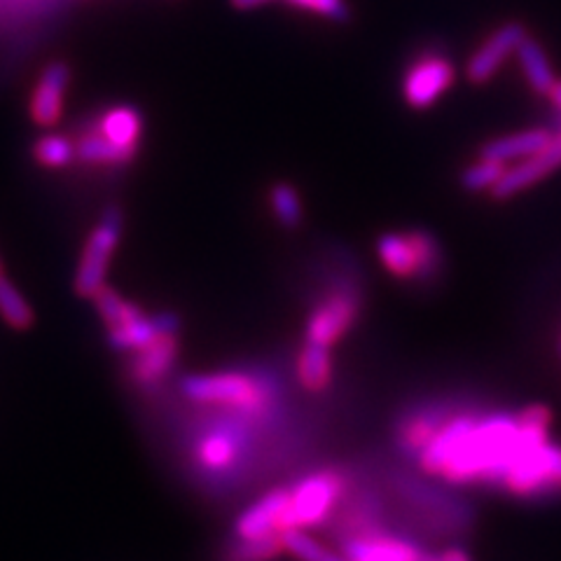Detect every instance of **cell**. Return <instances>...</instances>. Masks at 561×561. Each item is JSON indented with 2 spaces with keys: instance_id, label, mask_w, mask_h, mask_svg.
Wrapping results in <instances>:
<instances>
[{
  "instance_id": "cell-1",
  "label": "cell",
  "mask_w": 561,
  "mask_h": 561,
  "mask_svg": "<svg viewBox=\"0 0 561 561\" xmlns=\"http://www.w3.org/2000/svg\"><path fill=\"white\" fill-rule=\"evenodd\" d=\"M393 445L445 486H491L522 501L561 494V447L550 412H480L454 400L416 402L396 419Z\"/></svg>"
},
{
  "instance_id": "cell-2",
  "label": "cell",
  "mask_w": 561,
  "mask_h": 561,
  "mask_svg": "<svg viewBox=\"0 0 561 561\" xmlns=\"http://www.w3.org/2000/svg\"><path fill=\"white\" fill-rule=\"evenodd\" d=\"M181 393L202 408H251L286 398V386L280 375L267 367H241V370L185 377Z\"/></svg>"
},
{
  "instance_id": "cell-3",
  "label": "cell",
  "mask_w": 561,
  "mask_h": 561,
  "mask_svg": "<svg viewBox=\"0 0 561 561\" xmlns=\"http://www.w3.org/2000/svg\"><path fill=\"white\" fill-rule=\"evenodd\" d=\"M377 255L383 270L398 280L431 286L445 272V251L428 230L386 232L377 239Z\"/></svg>"
},
{
  "instance_id": "cell-4",
  "label": "cell",
  "mask_w": 561,
  "mask_h": 561,
  "mask_svg": "<svg viewBox=\"0 0 561 561\" xmlns=\"http://www.w3.org/2000/svg\"><path fill=\"white\" fill-rule=\"evenodd\" d=\"M348 478L351 472L344 468H316L305 472L288 486L290 499L284 515V531L328 524L344 499Z\"/></svg>"
},
{
  "instance_id": "cell-5",
  "label": "cell",
  "mask_w": 561,
  "mask_h": 561,
  "mask_svg": "<svg viewBox=\"0 0 561 561\" xmlns=\"http://www.w3.org/2000/svg\"><path fill=\"white\" fill-rule=\"evenodd\" d=\"M360 302L363 295L354 278L330 280V286L321 293L309 311L305 342L328 348L335 346L356 325Z\"/></svg>"
},
{
  "instance_id": "cell-6",
  "label": "cell",
  "mask_w": 561,
  "mask_h": 561,
  "mask_svg": "<svg viewBox=\"0 0 561 561\" xmlns=\"http://www.w3.org/2000/svg\"><path fill=\"white\" fill-rule=\"evenodd\" d=\"M122 227H125L122 210L115 206L105 208V214L99 218L96 227L84 241V249L80 255V267L76 274L78 295L94 297L105 286L113 253L122 239Z\"/></svg>"
},
{
  "instance_id": "cell-7",
  "label": "cell",
  "mask_w": 561,
  "mask_h": 561,
  "mask_svg": "<svg viewBox=\"0 0 561 561\" xmlns=\"http://www.w3.org/2000/svg\"><path fill=\"white\" fill-rule=\"evenodd\" d=\"M454 64L445 51L426 49L416 55L402 76V99L414 111H426L454 84Z\"/></svg>"
},
{
  "instance_id": "cell-8",
  "label": "cell",
  "mask_w": 561,
  "mask_h": 561,
  "mask_svg": "<svg viewBox=\"0 0 561 561\" xmlns=\"http://www.w3.org/2000/svg\"><path fill=\"white\" fill-rule=\"evenodd\" d=\"M561 169V119L552 127V138L534 154L524 157V160L515 162V167H507L501 183L491 190L494 199H511L519 192L529 190L538 181L548 179L552 171Z\"/></svg>"
},
{
  "instance_id": "cell-9",
  "label": "cell",
  "mask_w": 561,
  "mask_h": 561,
  "mask_svg": "<svg viewBox=\"0 0 561 561\" xmlns=\"http://www.w3.org/2000/svg\"><path fill=\"white\" fill-rule=\"evenodd\" d=\"M529 35L524 24L519 22H505L499 28L491 31L484 43L472 51V57L466 66V76L472 84H486L491 78H494L501 66L517 55L519 43Z\"/></svg>"
},
{
  "instance_id": "cell-10",
  "label": "cell",
  "mask_w": 561,
  "mask_h": 561,
  "mask_svg": "<svg viewBox=\"0 0 561 561\" xmlns=\"http://www.w3.org/2000/svg\"><path fill=\"white\" fill-rule=\"evenodd\" d=\"M288 486H274L265 496H260L253 505L245 507L234 524V538L255 540L272 538L284 531V515L288 507Z\"/></svg>"
},
{
  "instance_id": "cell-11",
  "label": "cell",
  "mask_w": 561,
  "mask_h": 561,
  "mask_svg": "<svg viewBox=\"0 0 561 561\" xmlns=\"http://www.w3.org/2000/svg\"><path fill=\"white\" fill-rule=\"evenodd\" d=\"M70 82V70L66 64H49L31 94V117L35 125L55 127L61 113Z\"/></svg>"
},
{
  "instance_id": "cell-12",
  "label": "cell",
  "mask_w": 561,
  "mask_h": 561,
  "mask_svg": "<svg viewBox=\"0 0 561 561\" xmlns=\"http://www.w3.org/2000/svg\"><path fill=\"white\" fill-rule=\"evenodd\" d=\"M92 127L105 140H111V144L122 154H125L129 162L134 160V154L140 144V136H144V115L138 113V108H134V105H127V103L113 105V108L99 115V119Z\"/></svg>"
},
{
  "instance_id": "cell-13",
  "label": "cell",
  "mask_w": 561,
  "mask_h": 561,
  "mask_svg": "<svg viewBox=\"0 0 561 561\" xmlns=\"http://www.w3.org/2000/svg\"><path fill=\"white\" fill-rule=\"evenodd\" d=\"M175 335L179 332H162L154 342L138 351L134 360V377L140 383L152 386L169 375L175 356H179V337Z\"/></svg>"
},
{
  "instance_id": "cell-14",
  "label": "cell",
  "mask_w": 561,
  "mask_h": 561,
  "mask_svg": "<svg viewBox=\"0 0 561 561\" xmlns=\"http://www.w3.org/2000/svg\"><path fill=\"white\" fill-rule=\"evenodd\" d=\"M550 138H552L550 127L524 129V131H515V134L486 140V144L480 150V154L489 157V160H499L503 164L519 162V160H524V157H529L536 150H540Z\"/></svg>"
},
{
  "instance_id": "cell-15",
  "label": "cell",
  "mask_w": 561,
  "mask_h": 561,
  "mask_svg": "<svg viewBox=\"0 0 561 561\" xmlns=\"http://www.w3.org/2000/svg\"><path fill=\"white\" fill-rule=\"evenodd\" d=\"M295 375L302 389L309 393H323L325 389H330L332 383L330 348L305 342V346L300 348V356H297Z\"/></svg>"
},
{
  "instance_id": "cell-16",
  "label": "cell",
  "mask_w": 561,
  "mask_h": 561,
  "mask_svg": "<svg viewBox=\"0 0 561 561\" xmlns=\"http://www.w3.org/2000/svg\"><path fill=\"white\" fill-rule=\"evenodd\" d=\"M517 59H519L524 78H526V82H529L531 90L540 96H548L557 82L552 64L548 59V51L542 49V45L536 38L526 35V38L517 47Z\"/></svg>"
},
{
  "instance_id": "cell-17",
  "label": "cell",
  "mask_w": 561,
  "mask_h": 561,
  "mask_svg": "<svg viewBox=\"0 0 561 561\" xmlns=\"http://www.w3.org/2000/svg\"><path fill=\"white\" fill-rule=\"evenodd\" d=\"M76 157L90 167H125L129 160L122 154L111 140H105L94 127L84 129L76 144Z\"/></svg>"
},
{
  "instance_id": "cell-18",
  "label": "cell",
  "mask_w": 561,
  "mask_h": 561,
  "mask_svg": "<svg viewBox=\"0 0 561 561\" xmlns=\"http://www.w3.org/2000/svg\"><path fill=\"white\" fill-rule=\"evenodd\" d=\"M284 550L286 548L280 536L255 538V540L232 538L227 542L222 561H274Z\"/></svg>"
},
{
  "instance_id": "cell-19",
  "label": "cell",
  "mask_w": 561,
  "mask_h": 561,
  "mask_svg": "<svg viewBox=\"0 0 561 561\" xmlns=\"http://www.w3.org/2000/svg\"><path fill=\"white\" fill-rule=\"evenodd\" d=\"M286 552L297 557L300 561H348L344 554H335L328 550L323 542L316 540L307 534V529H286L280 531Z\"/></svg>"
},
{
  "instance_id": "cell-20",
  "label": "cell",
  "mask_w": 561,
  "mask_h": 561,
  "mask_svg": "<svg viewBox=\"0 0 561 561\" xmlns=\"http://www.w3.org/2000/svg\"><path fill=\"white\" fill-rule=\"evenodd\" d=\"M270 208L278 225L295 230L302 222V197L290 183H276L270 190Z\"/></svg>"
},
{
  "instance_id": "cell-21",
  "label": "cell",
  "mask_w": 561,
  "mask_h": 561,
  "mask_svg": "<svg viewBox=\"0 0 561 561\" xmlns=\"http://www.w3.org/2000/svg\"><path fill=\"white\" fill-rule=\"evenodd\" d=\"M0 316L16 330H24L33 323V309L26 302V297L3 274H0Z\"/></svg>"
},
{
  "instance_id": "cell-22",
  "label": "cell",
  "mask_w": 561,
  "mask_h": 561,
  "mask_svg": "<svg viewBox=\"0 0 561 561\" xmlns=\"http://www.w3.org/2000/svg\"><path fill=\"white\" fill-rule=\"evenodd\" d=\"M505 169L507 164L499 160H489V157L480 154L478 162H472L468 169H463L461 187L468 192H491L501 183Z\"/></svg>"
},
{
  "instance_id": "cell-23",
  "label": "cell",
  "mask_w": 561,
  "mask_h": 561,
  "mask_svg": "<svg viewBox=\"0 0 561 561\" xmlns=\"http://www.w3.org/2000/svg\"><path fill=\"white\" fill-rule=\"evenodd\" d=\"M35 160L49 169H64L76 160V144L68 136L47 134L35 144Z\"/></svg>"
},
{
  "instance_id": "cell-24",
  "label": "cell",
  "mask_w": 561,
  "mask_h": 561,
  "mask_svg": "<svg viewBox=\"0 0 561 561\" xmlns=\"http://www.w3.org/2000/svg\"><path fill=\"white\" fill-rule=\"evenodd\" d=\"M94 302H96L101 319L105 321V325H108V330L117 328L122 323H127L129 319H134L136 313H140V309L136 305L127 302L125 297L117 295L111 288H105V286L94 295Z\"/></svg>"
},
{
  "instance_id": "cell-25",
  "label": "cell",
  "mask_w": 561,
  "mask_h": 561,
  "mask_svg": "<svg viewBox=\"0 0 561 561\" xmlns=\"http://www.w3.org/2000/svg\"><path fill=\"white\" fill-rule=\"evenodd\" d=\"M284 3L295 10L321 14L330 22H348L351 16L346 0H284Z\"/></svg>"
},
{
  "instance_id": "cell-26",
  "label": "cell",
  "mask_w": 561,
  "mask_h": 561,
  "mask_svg": "<svg viewBox=\"0 0 561 561\" xmlns=\"http://www.w3.org/2000/svg\"><path fill=\"white\" fill-rule=\"evenodd\" d=\"M437 561H472V559H470V554L463 548L451 546V548H447L443 552H437Z\"/></svg>"
},
{
  "instance_id": "cell-27",
  "label": "cell",
  "mask_w": 561,
  "mask_h": 561,
  "mask_svg": "<svg viewBox=\"0 0 561 561\" xmlns=\"http://www.w3.org/2000/svg\"><path fill=\"white\" fill-rule=\"evenodd\" d=\"M270 3H274V0H230V5L234 8V10H257V8H262V5H270Z\"/></svg>"
},
{
  "instance_id": "cell-28",
  "label": "cell",
  "mask_w": 561,
  "mask_h": 561,
  "mask_svg": "<svg viewBox=\"0 0 561 561\" xmlns=\"http://www.w3.org/2000/svg\"><path fill=\"white\" fill-rule=\"evenodd\" d=\"M548 99H550V103H552V108H554L557 119H561V80H557V82H554V87L550 90Z\"/></svg>"
}]
</instances>
